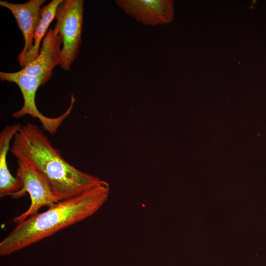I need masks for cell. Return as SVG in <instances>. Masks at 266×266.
<instances>
[{"label":"cell","mask_w":266,"mask_h":266,"mask_svg":"<svg viewBox=\"0 0 266 266\" xmlns=\"http://www.w3.org/2000/svg\"><path fill=\"white\" fill-rule=\"evenodd\" d=\"M12 140L9 151L17 160L31 166L46 179L58 201L78 196L101 181L65 160L35 124L22 126Z\"/></svg>","instance_id":"6da1fadb"},{"label":"cell","mask_w":266,"mask_h":266,"mask_svg":"<svg viewBox=\"0 0 266 266\" xmlns=\"http://www.w3.org/2000/svg\"><path fill=\"white\" fill-rule=\"evenodd\" d=\"M109 185L102 180L75 197L59 201L17 224L0 242V254L22 249L96 213L107 200Z\"/></svg>","instance_id":"7a4b0ae2"},{"label":"cell","mask_w":266,"mask_h":266,"mask_svg":"<svg viewBox=\"0 0 266 266\" xmlns=\"http://www.w3.org/2000/svg\"><path fill=\"white\" fill-rule=\"evenodd\" d=\"M83 9V0H62L57 9L55 29L62 40L60 66L65 70L69 69L78 53L81 42Z\"/></svg>","instance_id":"3957f363"},{"label":"cell","mask_w":266,"mask_h":266,"mask_svg":"<svg viewBox=\"0 0 266 266\" xmlns=\"http://www.w3.org/2000/svg\"><path fill=\"white\" fill-rule=\"evenodd\" d=\"M1 81L15 83L22 93L24 103L22 107L13 113L12 116L19 118L25 115H30L34 119H38L44 130L51 134L55 133L60 126L71 113L75 99L71 95L70 105L61 115L57 117H48L43 115L37 109L35 98L38 88L44 85L43 80L39 77L29 75L20 71L14 72H0Z\"/></svg>","instance_id":"277c9868"},{"label":"cell","mask_w":266,"mask_h":266,"mask_svg":"<svg viewBox=\"0 0 266 266\" xmlns=\"http://www.w3.org/2000/svg\"><path fill=\"white\" fill-rule=\"evenodd\" d=\"M17 163L16 177L21 182L22 188L10 197L17 199L28 193L31 200L29 208L12 220L17 224L38 213L41 207H49L58 201L48 182L38 171L24 162L17 160Z\"/></svg>","instance_id":"5b68a950"},{"label":"cell","mask_w":266,"mask_h":266,"mask_svg":"<svg viewBox=\"0 0 266 266\" xmlns=\"http://www.w3.org/2000/svg\"><path fill=\"white\" fill-rule=\"evenodd\" d=\"M62 44L58 32L55 29H50L42 40L37 57L19 71L41 78L45 84L51 77L53 69L61 65Z\"/></svg>","instance_id":"8992f818"},{"label":"cell","mask_w":266,"mask_h":266,"mask_svg":"<svg viewBox=\"0 0 266 266\" xmlns=\"http://www.w3.org/2000/svg\"><path fill=\"white\" fill-rule=\"evenodd\" d=\"M45 0H31L23 3H14L0 0V5L8 9L13 14L24 39V45L18 56V61L23 67L26 56L32 50L33 35L37 25L42 5Z\"/></svg>","instance_id":"52a82bcc"},{"label":"cell","mask_w":266,"mask_h":266,"mask_svg":"<svg viewBox=\"0 0 266 266\" xmlns=\"http://www.w3.org/2000/svg\"><path fill=\"white\" fill-rule=\"evenodd\" d=\"M117 5L128 14L146 25L168 23L173 17V1L167 0H121Z\"/></svg>","instance_id":"ba28073f"},{"label":"cell","mask_w":266,"mask_h":266,"mask_svg":"<svg viewBox=\"0 0 266 266\" xmlns=\"http://www.w3.org/2000/svg\"><path fill=\"white\" fill-rule=\"evenodd\" d=\"M20 124L8 125L0 133V197L9 196L22 188L20 181L10 173L7 164L10 143L21 128Z\"/></svg>","instance_id":"9c48e42d"},{"label":"cell","mask_w":266,"mask_h":266,"mask_svg":"<svg viewBox=\"0 0 266 266\" xmlns=\"http://www.w3.org/2000/svg\"><path fill=\"white\" fill-rule=\"evenodd\" d=\"M62 1V0H53L41 8L39 19L34 32L33 47L26 56L23 67L38 56L42 38L47 34L49 25L55 18L57 8Z\"/></svg>","instance_id":"30bf717a"}]
</instances>
